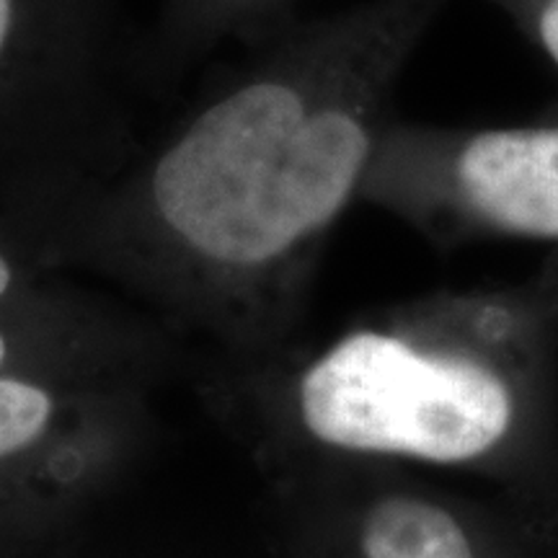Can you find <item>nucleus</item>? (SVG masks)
Instances as JSON below:
<instances>
[{"label": "nucleus", "mask_w": 558, "mask_h": 558, "mask_svg": "<svg viewBox=\"0 0 558 558\" xmlns=\"http://www.w3.org/2000/svg\"><path fill=\"white\" fill-rule=\"evenodd\" d=\"M360 199L445 230L558 246V122L442 128L390 117Z\"/></svg>", "instance_id": "nucleus-4"}, {"label": "nucleus", "mask_w": 558, "mask_h": 558, "mask_svg": "<svg viewBox=\"0 0 558 558\" xmlns=\"http://www.w3.org/2000/svg\"><path fill=\"white\" fill-rule=\"evenodd\" d=\"M362 550L365 558H476L448 509L416 497H388L369 507Z\"/></svg>", "instance_id": "nucleus-6"}, {"label": "nucleus", "mask_w": 558, "mask_h": 558, "mask_svg": "<svg viewBox=\"0 0 558 558\" xmlns=\"http://www.w3.org/2000/svg\"><path fill=\"white\" fill-rule=\"evenodd\" d=\"M5 354H9V341H5V337H3V331H0V365H3Z\"/></svg>", "instance_id": "nucleus-10"}, {"label": "nucleus", "mask_w": 558, "mask_h": 558, "mask_svg": "<svg viewBox=\"0 0 558 558\" xmlns=\"http://www.w3.org/2000/svg\"><path fill=\"white\" fill-rule=\"evenodd\" d=\"M295 0H158L140 39L137 81L148 94H169L220 47L254 50L295 19Z\"/></svg>", "instance_id": "nucleus-5"}, {"label": "nucleus", "mask_w": 558, "mask_h": 558, "mask_svg": "<svg viewBox=\"0 0 558 558\" xmlns=\"http://www.w3.org/2000/svg\"><path fill=\"white\" fill-rule=\"evenodd\" d=\"M300 409L320 442L429 463L486 456L514 416L497 365L386 331H357L320 357L300 386Z\"/></svg>", "instance_id": "nucleus-3"}, {"label": "nucleus", "mask_w": 558, "mask_h": 558, "mask_svg": "<svg viewBox=\"0 0 558 558\" xmlns=\"http://www.w3.org/2000/svg\"><path fill=\"white\" fill-rule=\"evenodd\" d=\"M52 414L50 396L37 386L0 378V460L41 435Z\"/></svg>", "instance_id": "nucleus-7"}, {"label": "nucleus", "mask_w": 558, "mask_h": 558, "mask_svg": "<svg viewBox=\"0 0 558 558\" xmlns=\"http://www.w3.org/2000/svg\"><path fill=\"white\" fill-rule=\"evenodd\" d=\"M558 70V0H486Z\"/></svg>", "instance_id": "nucleus-8"}, {"label": "nucleus", "mask_w": 558, "mask_h": 558, "mask_svg": "<svg viewBox=\"0 0 558 558\" xmlns=\"http://www.w3.org/2000/svg\"><path fill=\"white\" fill-rule=\"evenodd\" d=\"M128 0H0V177L58 207L140 148Z\"/></svg>", "instance_id": "nucleus-2"}, {"label": "nucleus", "mask_w": 558, "mask_h": 558, "mask_svg": "<svg viewBox=\"0 0 558 558\" xmlns=\"http://www.w3.org/2000/svg\"><path fill=\"white\" fill-rule=\"evenodd\" d=\"M13 277H16V271H13L11 262L5 259V254H3V251H0V300H3L11 292Z\"/></svg>", "instance_id": "nucleus-9"}, {"label": "nucleus", "mask_w": 558, "mask_h": 558, "mask_svg": "<svg viewBox=\"0 0 558 558\" xmlns=\"http://www.w3.org/2000/svg\"><path fill=\"white\" fill-rule=\"evenodd\" d=\"M452 0L292 19L156 143L58 207L94 241L226 300L262 298L360 199L411 54Z\"/></svg>", "instance_id": "nucleus-1"}]
</instances>
